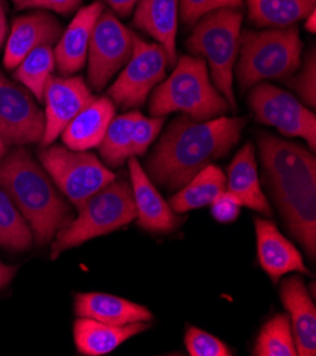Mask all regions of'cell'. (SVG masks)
I'll return each mask as SVG.
<instances>
[{
	"label": "cell",
	"instance_id": "1",
	"mask_svg": "<svg viewBox=\"0 0 316 356\" xmlns=\"http://www.w3.org/2000/svg\"><path fill=\"white\" fill-rule=\"evenodd\" d=\"M265 181L290 233L308 256L316 254V161L308 148L260 134Z\"/></svg>",
	"mask_w": 316,
	"mask_h": 356
},
{
	"label": "cell",
	"instance_id": "2",
	"mask_svg": "<svg viewBox=\"0 0 316 356\" xmlns=\"http://www.w3.org/2000/svg\"><path fill=\"white\" fill-rule=\"evenodd\" d=\"M244 118L219 117L194 121L188 115L174 120L148 161L149 179L167 191H178L203 170L226 156L241 138Z\"/></svg>",
	"mask_w": 316,
	"mask_h": 356
},
{
	"label": "cell",
	"instance_id": "3",
	"mask_svg": "<svg viewBox=\"0 0 316 356\" xmlns=\"http://www.w3.org/2000/svg\"><path fill=\"white\" fill-rule=\"evenodd\" d=\"M0 189L28 223L34 243L46 245L73 222V209L58 193L42 163L23 147L0 158Z\"/></svg>",
	"mask_w": 316,
	"mask_h": 356
},
{
	"label": "cell",
	"instance_id": "4",
	"mask_svg": "<svg viewBox=\"0 0 316 356\" xmlns=\"http://www.w3.org/2000/svg\"><path fill=\"white\" fill-rule=\"evenodd\" d=\"M230 106L210 81L206 61L182 56L173 73L156 86L149 105L152 117L182 113L194 121H208L227 114Z\"/></svg>",
	"mask_w": 316,
	"mask_h": 356
},
{
	"label": "cell",
	"instance_id": "5",
	"mask_svg": "<svg viewBox=\"0 0 316 356\" xmlns=\"http://www.w3.org/2000/svg\"><path fill=\"white\" fill-rule=\"evenodd\" d=\"M302 42L295 26L244 31L240 38L235 77L242 90L267 80H287L301 67Z\"/></svg>",
	"mask_w": 316,
	"mask_h": 356
},
{
	"label": "cell",
	"instance_id": "6",
	"mask_svg": "<svg viewBox=\"0 0 316 356\" xmlns=\"http://www.w3.org/2000/svg\"><path fill=\"white\" fill-rule=\"evenodd\" d=\"M242 15L237 9L222 8L201 17L188 40L192 53L207 60L215 87L235 110L234 65L240 50Z\"/></svg>",
	"mask_w": 316,
	"mask_h": 356
},
{
	"label": "cell",
	"instance_id": "7",
	"mask_svg": "<svg viewBox=\"0 0 316 356\" xmlns=\"http://www.w3.org/2000/svg\"><path fill=\"white\" fill-rule=\"evenodd\" d=\"M136 219L131 184L113 181L92 195L78 210V216L57 233L51 245V259L85 241L113 233Z\"/></svg>",
	"mask_w": 316,
	"mask_h": 356
},
{
	"label": "cell",
	"instance_id": "8",
	"mask_svg": "<svg viewBox=\"0 0 316 356\" xmlns=\"http://www.w3.org/2000/svg\"><path fill=\"white\" fill-rule=\"evenodd\" d=\"M39 161L60 192L78 210L98 191L117 179L94 154L67 147H44Z\"/></svg>",
	"mask_w": 316,
	"mask_h": 356
},
{
	"label": "cell",
	"instance_id": "9",
	"mask_svg": "<svg viewBox=\"0 0 316 356\" xmlns=\"http://www.w3.org/2000/svg\"><path fill=\"white\" fill-rule=\"evenodd\" d=\"M169 58L158 43L133 38V51L125 68L108 90V97L121 108L129 110L144 105L149 92L163 81Z\"/></svg>",
	"mask_w": 316,
	"mask_h": 356
},
{
	"label": "cell",
	"instance_id": "10",
	"mask_svg": "<svg viewBox=\"0 0 316 356\" xmlns=\"http://www.w3.org/2000/svg\"><path fill=\"white\" fill-rule=\"evenodd\" d=\"M249 104L258 122L275 127L285 136L305 139L309 149L315 151L316 117L292 94L275 86L260 83L251 88Z\"/></svg>",
	"mask_w": 316,
	"mask_h": 356
},
{
	"label": "cell",
	"instance_id": "11",
	"mask_svg": "<svg viewBox=\"0 0 316 356\" xmlns=\"http://www.w3.org/2000/svg\"><path fill=\"white\" fill-rule=\"evenodd\" d=\"M135 34L115 13L102 10L92 29L88 47V83L101 91L125 67L133 51Z\"/></svg>",
	"mask_w": 316,
	"mask_h": 356
},
{
	"label": "cell",
	"instance_id": "12",
	"mask_svg": "<svg viewBox=\"0 0 316 356\" xmlns=\"http://www.w3.org/2000/svg\"><path fill=\"white\" fill-rule=\"evenodd\" d=\"M46 118L33 95L22 84L0 73V139L6 147L42 142Z\"/></svg>",
	"mask_w": 316,
	"mask_h": 356
},
{
	"label": "cell",
	"instance_id": "13",
	"mask_svg": "<svg viewBox=\"0 0 316 356\" xmlns=\"http://www.w3.org/2000/svg\"><path fill=\"white\" fill-rule=\"evenodd\" d=\"M92 92L80 76H51L43 101L46 104V125L42 148L51 145L84 106L92 99Z\"/></svg>",
	"mask_w": 316,
	"mask_h": 356
},
{
	"label": "cell",
	"instance_id": "14",
	"mask_svg": "<svg viewBox=\"0 0 316 356\" xmlns=\"http://www.w3.org/2000/svg\"><path fill=\"white\" fill-rule=\"evenodd\" d=\"M63 31V24L53 15L43 10L15 19L5 47V68L15 70L34 49L57 44Z\"/></svg>",
	"mask_w": 316,
	"mask_h": 356
},
{
	"label": "cell",
	"instance_id": "15",
	"mask_svg": "<svg viewBox=\"0 0 316 356\" xmlns=\"http://www.w3.org/2000/svg\"><path fill=\"white\" fill-rule=\"evenodd\" d=\"M129 175L138 226L152 233H169L176 229L182 223L178 213L172 210L169 203L156 191L135 156L129 158Z\"/></svg>",
	"mask_w": 316,
	"mask_h": 356
},
{
	"label": "cell",
	"instance_id": "16",
	"mask_svg": "<svg viewBox=\"0 0 316 356\" xmlns=\"http://www.w3.org/2000/svg\"><path fill=\"white\" fill-rule=\"evenodd\" d=\"M254 223L258 261L274 284L290 273L309 274L298 248L278 230L274 222L256 218Z\"/></svg>",
	"mask_w": 316,
	"mask_h": 356
},
{
	"label": "cell",
	"instance_id": "17",
	"mask_svg": "<svg viewBox=\"0 0 316 356\" xmlns=\"http://www.w3.org/2000/svg\"><path fill=\"white\" fill-rule=\"evenodd\" d=\"M102 10L103 5L101 2L80 9L63 31L54 50L56 67L61 76H73L84 68L92 29Z\"/></svg>",
	"mask_w": 316,
	"mask_h": 356
},
{
	"label": "cell",
	"instance_id": "18",
	"mask_svg": "<svg viewBox=\"0 0 316 356\" xmlns=\"http://www.w3.org/2000/svg\"><path fill=\"white\" fill-rule=\"evenodd\" d=\"M281 301L288 311L297 352L316 355V309L301 277L292 275L281 286Z\"/></svg>",
	"mask_w": 316,
	"mask_h": 356
},
{
	"label": "cell",
	"instance_id": "19",
	"mask_svg": "<svg viewBox=\"0 0 316 356\" xmlns=\"http://www.w3.org/2000/svg\"><path fill=\"white\" fill-rule=\"evenodd\" d=\"M114 117L115 104L110 97H92L61 132L64 145L73 151L97 148Z\"/></svg>",
	"mask_w": 316,
	"mask_h": 356
},
{
	"label": "cell",
	"instance_id": "20",
	"mask_svg": "<svg viewBox=\"0 0 316 356\" xmlns=\"http://www.w3.org/2000/svg\"><path fill=\"white\" fill-rule=\"evenodd\" d=\"M178 17L179 0H140L135 6L133 26L152 35L165 49L169 64H174L178 58Z\"/></svg>",
	"mask_w": 316,
	"mask_h": 356
},
{
	"label": "cell",
	"instance_id": "21",
	"mask_svg": "<svg viewBox=\"0 0 316 356\" xmlns=\"http://www.w3.org/2000/svg\"><path fill=\"white\" fill-rule=\"evenodd\" d=\"M74 311L78 318H90L110 325L149 323L153 319L147 307L103 293L77 294Z\"/></svg>",
	"mask_w": 316,
	"mask_h": 356
},
{
	"label": "cell",
	"instance_id": "22",
	"mask_svg": "<svg viewBox=\"0 0 316 356\" xmlns=\"http://www.w3.org/2000/svg\"><path fill=\"white\" fill-rule=\"evenodd\" d=\"M226 191L233 195L241 206L253 209L264 216H271L269 203L261 189L256 151L251 144H245L233 158L228 166Z\"/></svg>",
	"mask_w": 316,
	"mask_h": 356
},
{
	"label": "cell",
	"instance_id": "23",
	"mask_svg": "<svg viewBox=\"0 0 316 356\" xmlns=\"http://www.w3.org/2000/svg\"><path fill=\"white\" fill-rule=\"evenodd\" d=\"M147 330V323L110 325L90 318H78L74 323V341L81 355L101 356L111 353L129 338Z\"/></svg>",
	"mask_w": 316,
	"mask_h": 356
},
{
	"label": "cell",
	"instance_id": "24",
	"mask_svg": "<svg viewBox=\"0 0 316 356\" xmlns=\"http://www.w3.org/2000/svg\"><path fill=\"white\" fill-rule=\"evenodd\" d=\"M226 186L227 177L224 172L212 163L200 170L176 195H173L169 206L178 215L208 206L226 192Z\"/></svg>",
	"mask_w": 316,
	"mask_h": 356
},
{
	"label": "cell",
	"instance_id": "25",
	"mask_svg": "<svg viewBox=\"0 0 316 356\" xmlns=\"http://www.w3.org/2000/svg\"><path fill=\"white\" fill-rule=\"evenodd\" d=\"M249 19L257 27L287 29L306 19L315 10L316 0H244Z\"/></svg>",
	"mask_w": 316,
	"mask_h": 356
},
{
	"label": "cell",
	"instance_id": "26",
	"mask_svg": "<svg viewBox=\"0 0 316 356\" xmlns=\"http://www.w3.org/2000/svg\"><path fill=\"white\" fill-rule=\"evenodd\" d=\"M56 68V57L51 46H42L28 53L13 70L15 80L43 101L46 86Z\"/></svg>",
	"mask_w": 316,
	"mask_h": 356
},
{
	"label": "cell",
	"instance_id": "27",
	"mask_svg": "<svg viewBox=\"0 0 316 356\" xmlns=\"http://www.w3.org/2000/svg\"><path fill=\"white\" fill-rule=\"evenodd\" d=\"M139 115L140 113L131 111L114 117L110 122L98 145L99 155L108 166L118 168L132 156V128Z\"/></svg>",
	"mask_w": 316,
	"mask_h": 356
},
{
	"label": "cell",
	"instance_id": "28",
	"mask_svg": "<svg viewBox=\"0 0 316 356\" xmlns=\"http://www.w3.org/2000/svg\"><path fill=\"white\" fill-rule=\"evenodd\" d=\"M33 232L5 191L0 189V247L9 252H28Z\"/></svg>",
	"mask_w": 316,
	"mask_h": 356
},
{
	"label": "cell",
	"instance_id": "29",
	"mask_svg": "<svg viewBox=\"0 0 316 356\" xmlns=\"http://www.w3.org/2000/svg\"><path fill=\"white\" fill-rule=\"evenodd\" d=\"M256 356H295L298 355L291 330L290 316L276 314L264 324L253 349Z\"/></svg>",
	"mask_w": 316,
	"mask_h": 356
},
{
	"label": "cell",
	"instance_id": "30",
	"mask_svg": "<svg viewBox=\"0 0 316 356\" xmlns=\"http://www.w3.org/2000/svg\"><path fill=\"white\" fill-rule=\"evenodd\" d=\"M185 345L192 356H230L231 349L215 335L200 328L189 327L185 335Z\"/></svg>",
	"mask_w": 316,
	"mask_h": 356
},
{
	"label": "cell",
	"instance_id": "31",
	"mask_svg": "<svg viewBox=\"0 0 316 356\" xmlns=\"http://www.w3.org/2000/svg\"><path fill=\"white\" fill-rule=\"evenodd\" d=\"M287 84L299 95V98L309 106L315 108L316 105V56L315 49L310 50L305 57L302 70L297 76H291L287 80Z\"/></svg>",
	"mask_w": 316,
	"mask_h": 356
},
{
	"label": "cell",
	"instance_id": "32",
	"mask_svg": "<svg viewBox=\"0 0 316 356\" xmlns=\"http://www.w3.org/2000/svg\"><path fill=\"white\" fill-rule=\"evenodd\" d=\"M165 122V117L147 118L140 114L132 128V156L144 155L155 140Z\"/></svg>",
	"mask_w": 316,
	"mask_h": 356
},
{
	"label": "cell",
	"instance_id": "33",
	"mask_svg": "<svg viewBox=\"0 0 316 356\" xmlns=\"http://www.w3.org/2000/svg\"><path fill=\"white\" fill-rule=\"evenodd\" d=\"M17 9H38L50 10L60 15H69L76 12L83 0H13Z\"/></svg>",
	"mask_w": 316,
	"mask_h": 356
},
{
	"label": "cell",
	"instance_id": "34",
	"mask_svg": "<svg viewBox=\"0 0 316 356\" xmlns=\"http://www.w3.org/2000/svg\"><path fill=\"white\" fill-rule=\"evenodd\" d=\"M179 8L186 24H196L206 15L222 9L217 0H181Z\"/></svg>",
	"mask_w": 316,
	"mask_h": 356
},
{
	"label": "cell",
	"instance_id": "35",
	"mask_svg": "<svg viewBox=\"0 0 316 356\" xmlns=\"http://www.w3.org/2000/svg\"><path fill=\"white\" fill-rule=\"evenodd\" d=\"M210 206H212L213 218L220 223L234 222L238 218L241 209V203L227 191L222 193Z\"/></svg>",
	"mask_w": 316,
	"mask_h": 356
},
{
	"label": "cell",
	"instance_id": "36",
	"mask_svg": "<svg viewBox=\"0 0 316 356\" xmlns=\"http://www.w3.org/2000/svg\"><path fill=\"white\" fill-rule=\"evenodd\" d=\"M111 8V12L121 16V17H126L129 16L135 6L140 2V0H103Z\"/></svg>",
	"mask_w": 316,
	"mask_h": 356
},
{
	"label": "cell",
	"instance_id": "37",
	"mask_svg": "<svg viewBox=\"0 0 316 356\" xmlns=\"http://www.w3.org/2000/svg\"><path fill=\"white\" fill-rule=\"evenodd\" d=\"M16 267L13 266H8L0 259V290L5 289L8 284L13 280L15 274H16Z\"/></svg>",
	"mask_w": 316,
	"mask_h": 356
},
{
	"label": "cell",
	"instance_id": "38",
	"mask_svg": "<svg viewBox=\"0 0 316 356\" xmlns=\"http://www.w3.org/2000/svg\"><path fill=\"white\" fill-rule=\"evenodd\" d=\"M8 35V20H6V5L5 0H0V47L3 46Z\"/></svg>",
	"mask_w": 316,
	"mask_h": 356
},
{
	"label": "cell",
	"instance_id": "39",
	"mask_svg": "<svg viewBox=\"0 0 316 356\" xmlns=\"http://www.w3.org/2000/svg\"><path fill=\"white\" fill-rule=\"evenodd\" d=\"M220 8H230V9H237L242 6L244 0H217Z\"/></svg>",
	"mask_w": 316,
	"mask_h": 356
},
{
	"label": "cell",
	"instance_id": "40",
	"mask_svg": "<svg viewBox=\"0 0 316 356\" xmlns=\"http://www.w3.org/2000/svg\"><path fill=\"white\" fill-rule=\"evenodd\" d=\"M305 29L310 33H315L316 30V13L315 10L309 13V16L306 17V22H305Z\"/></svg>",
	"mask_w": 316,
	"mask_h": 356
},
{
	"label": "cell",
	"instance_id": "41",
	"mask_svg": "<svg viewBox=\"0 0 316 356\" xmlns=\"http://www.w3.org/2000/svg\"><path fill=\"white\" fill-rule=\"evenodd\" d=\"M6 148H8V147L3 144L2 139H0V158H3V156L6 155V152H8Z\"/></svg>",
	"mask_w": 316,
	"mask_h": 356
}]
</instances>
